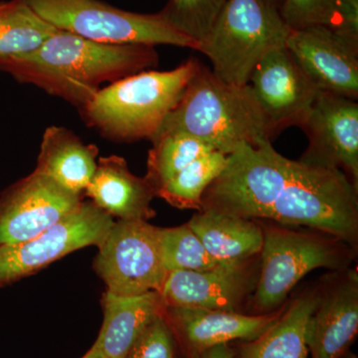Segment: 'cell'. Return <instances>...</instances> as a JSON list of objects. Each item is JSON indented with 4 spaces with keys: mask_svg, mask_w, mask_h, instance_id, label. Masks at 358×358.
<instances>
[{
    "mask_svg": "<svg viewBox=\"0 0 358 358\" xmlns=\"http://www.w3.org/2000/svg\"><path fill=\"white\" fill-rule=\"evenodd\" d=\"M201 209L301 226L352 247L357 242L358 186L341 169L284 157L271 141L238 145L205 190Z\"/></svg>",
    "mask_w": 358,
    "mask_h": 358,
    "instance_id": "6da1fadb",
    "label": "cell"
},
{
    "mask_svg": "<svg viewBox=\"0 0 358 358\" xmlns=\"http://www.w3.org/2000/svg\"><path fill=\"white\" fill-rule=\"evenodd\" d=\"M155 47L102 43L57 30L36 50L0 63V71L80 110L103 84L157 67Z\"/></svg>",
    "mask_w": 358,
    "mask_h": 358,
    "instance_id": "7a4b0ae2",
    "label": "cell"
},
{
    "mask_svg": "<svg viewBox=\"0 0 358 358\" xmlns=\"http://www.w3.org/2000/svg\"><path fill=\"white\" fill-rule=\"evenodd\" d=\"M174 133L189 134L226 155L242 143L258 145L273 138L250 84L226 83L201 63L152 138Z\"/></svg>",
    "mask_w": 358,
    "mask_h": 358,
    "instance_id": "3957f363",
    "label": "cell"
},
{
    "mask_svg": "<svg viewBox=\"0 0 358 358\" xmlns=\"http://www.w3.org/2000/svg\"><path fill=\"white\" fill-rule=\"evenodd\" d=\"M192 58L171 71L145 70L102 88L80 109L90 128L119 143L150 138L199 69Z\"/></svg>",
    "mask_w": 358,
    "mask_h": 358,
    "instance_id": "277c9868",
    "label": "cell"
},
{
    "mask_svg": "<svg viewBox=\"0 0 358 358\" xmlns=\"http://www.w3.org/2000/svg\"><path fill=\"white\" fill-rule=\"evenodd\" d=\"M289 30L267 0H227L197 51L210 60L219 79L244 86L266 53L286 46Z\"/></svg>",
    "mask_w": 358,
    "mask_h": 358,
    "instance_id": "5b68a950",
    "label": "cell"
},
{
    "mask_svg": "<svg viewBox=\"0 0 358 358\" xmlns=\"http://www.w3.org/2000/svg\"><path fill=\"white\" fill-rule=\"evenodd\" d=\"M262 228L260 274L252 300L255 315L275 312L315 268L345 271L355 255L352 246L320 231H296L280 224Z\"/></svg>",
    "mask_w": 358,
    "mask_h": 358,
    "instance_id": "8992f818",
    "label": "cell"
},
{
    "mask_svg": "<svg viewBox=\"0 0 358 358\" xmlns=\"http://www.w3.org/2000/svg\"><path fill=\"white\" fill-rule=\"evenodd\" d=\"M57 30L102 43L166 44L197 50L199 44L178 32L162 13L122 10L101 0H25Z\"/></svg>",
    "mask_w": 358,
    "mask_h": 358,
    "instance_id": "52a82bcc",
    "label": "cell"
},
{
    "mask_svg": "<svg viewBox=\"0 0 358 358\" xmlns=\"http://www.w3.org/2000/svg\"><path fill=\"white\" fill-rule=\"evenodd\" d=\"M94 270L117 296L162 291L167 272L160 256L159 227L143 220H117L98 246Z\"/></svg>",
    "mask_w": 358,
    "mask_h": 358,
    "instance_id": "ba28073f",
    "label": "cell"
},
{
    "mask_svg": "<svg viewBox=\"0 0 358 358\" xmlns=\"http://www.w3.org/2000/svg\"><path fill=\"white\" fill-rule=\"evenodd\" d=\"M114 222L93 202L82 201L38 236L0 247V287L35 274L76 250L98 247Z\"/></svg>",
    "mask_w": 358,
    "mask_h": 358,
    "instance_id": "9c48e42d",
    "label": "cell"
},
{
    "mask_svg": "<svg viewBox=\"0 0 358 358\" xmlns=\"http://www.w3.org/2000/svg\"><path fill=\"white\" fill-rule=\"evenodd\" d=\"M272 138L289 127L301 128L320 94L286 46L264 55L249 81Z\"/></svg>",
    "mask_w": 358,
    "mask_h": 358,
    "instance_id": "30bf717a",
    "label": "cell"
},
{
    "mask_svg": "<svg viewBox=\"0 0 358 358\" xmlns=\"http://www.w3.org/2000/svg\"><path fill=\"white\" fill-rule=\"evenodd\" d=\"M82 201L83 197L33 171L0 195V247L38 236Z\"/></svg>",
    "mask_w": 358,
    "mask_h": 358,
    "instance_id": "8fae6325",
    "label": "cell"
},
{
    "mask_svg": "<svg viewBox=\"0 0 358 358\" xmlns=\"http://www.w3.org/2000/svg\"><path fill=\"white\" fill-rule=\"evenodd\" d=\"M301 129L308 138L301 162L341 169L358 186L357 101L320 92Z\"/></svg>",
    "mask_w": 358,
    "mask_h": 358,
    "instance_id": "7c38bea8",
    "label": "cell"
},
{
    "mask_svg": "<svg viewBox=\"0 0 358 358\" xmlns=\"http://www.w3.org/2000/svg\"><path fill=\"white\" fill-rule=\"evenodd\" d=\"M286 47L320 92L357 100L358 49L324 25L289 30Z\"/></svg>",
    "mask_w": 358,
    "mask_h": 358,
    "instance_id": "4fadbf2b",
    "label": "cell"
},
{
    "mask_svg": "<svg viewBox=\"0 0 358 358\" xmlns=\"http://www.w3.org/2000/svg\"><path fill=\"white\" fill-rule=\"evenodd\" d=\"M250 261L223 263L202 272L167 273L160 296L166 307L238 312L258 280Z\"/></svg>",
    "mask_w": 358,
    "mask_h": 358,
    "instance_id": "5bb4252c",
    "label": "cell"
},
{
    "mask_svg": "<svg viewBox=\"0 0 358 358\" xmlns=\"http://www.w3.org/2000/svg\"><path fill=\"white\" fill-rule=\"evenodd\" d=\"M282 312L284 310L247 315L231 310L166 306L164 313L186 357L197 358L214 346L258 338Z\"/></svg>",
    "mask_w": 358,
    "mask_h": 358,
    "instance_id": "9a60e30c",
    "label": "cell"
},
{
    "mask_svg": "<svg viewBox=\"0 0 358 358\" xmlns=\"http://www.w3.org/2000/svg\"><path fill=\"white\" fill-rule=\"evenodd\" d=\"M358 333V274L345 270L338 281L320 291L319 305L308 320V358H341Z\"/></svg>",
    "mask_w": 358,
    "mask_h": 358,
    "instance_id": "2e32d148",
    "label": "cell"
},
{
    "mask_svg": "<svg viewBox=\"0 0 358 358\" xmlns=\"http://www.w3.org/2000/svg\"><path fill=\"white\" fill-rule=\"evenodd\" d=\"M84 196L112 218L143 220L154 218L155 192L145 178L131 173L126 159L117 155L100 157Z\"/></svg>",
    "mask_w": 358,
    "mask_h": 358,
    "instance_id": "e0dca14e",
    "label": "cell"
},
{
    "mask_svg": "<svg viewBox=\"0 0 358 358\" xmlns=\"http://www.w3.org/2000/svg\"><path fill=\"white\" fill-rule=\"evenodd\" d=\"M103 320L94 346L106 358H128L145 327L164 312L159 292L138 296L103 294Z\"/></svg>",
    "mask_w": 358,
    "mask_h": 358,
    "instance_id": "ac0fdd59",
    "label": "cell"
},
{
    "mask_svg": "<svg viewBox=\"0 0 358 358\" xmlns=\"http://www.w3.org/2000/svg\"><path fill=\"white\" fill-rule=\"evenodd\" d=\"M99 148L64 127H48L42 136L35 171L73 194L84 197L98 164Z\"/></svg>",
    "mask_w": 358,
    "mask_h": 358,
    "instance_id": "d6986e66",
    "label": "cell"
},
{
    "mask_svg": "<svg viewBox=\"0 0 358 358\" xmlns=\"http://www.w3.org/2000/svg\"><path fill=\"white\" fill-rule=\"evenodd\" d=\"M187 224L219 263L241 262L260 255L264 235L258 220L201 209Z\"/></svg>",
    "mask_w": 358,
    "mask_h": 358,
    "instance_id": "ffe728a7",
    "label": "cell"
},
{
    "mask_svg": "<svg viewBox=\"0 0 358 358\" xmlns=\"http://www.w3.org/2000/svg\"><path fill=\"white\" fill-rule=\"evenodd\" d=\"M320 300V289L301 294L258 338L241 341L239 358H308V320Z\"/></svg>",
    "mask_w": 358,
    "mask_h": 358,
    "instance_id": "44dd1931",
    "label": "cell"
},
{
    "mask_svg": "<svg viewBox=\"0 0 358 358\" xmlns=\"http://www.w3.org/2000/svg\"><path fill=\"white\" fill-rule=\"evenodd\" d=\"M56 31L25 0L0 2V63L36 50Z\"/></svg>",
    "mask_w": 358,
    "mask_h": 358,
    "instance_id": "7402d4cb",
    "label": "cell"
},
{
    "mask_svg": "<svg viewBox=\"0 0 358 358\" xmlns=\"http://www.w3.org/2000/svg\"><path fill=\"white\" fill-rule=\"evenodd\" d=\"M227 162L228 155L215 150L201 155L169 179L155 197L176 208L199 211L205 190L223 173Z\"/></svg>",
    "mask_w": 358,
    "mask_h": 358,
    "instance_id": "603a6c76",
    "label": "cell"
},
{
    "mask_svg": "<svg viewBox=\"0 0 358 358\" xmlns=\"http://www.w3.org/2000/svg\"><path fill=\"white\" fill-rule=\"evenodd\" d=\"M150 141L152 148L148 152L145 178L154 189L155 195L181 169L201 155L214 152L202 141L182 133L160 134Z\"/></svg>",
    "mask_w": 358,
    "mask_h": 358,
    "instance_id": "cb8c5ba5",
    "label": "cell"
},
{
    "mask_svg": "<svg viewBox=\"0 0 358 358\" xmlns=\"http://www.w3.org/2000/svg\"><path fill=\"white\" fill-rule=\"evenodd\" d=\"M159 239L162 265L167 273L202 272L223 264L207 252L187 223L178 227L159 228Z\"/></svg>",
    "mask_w": 358,
    "mask_h": 358,
    "instance_id": "d4e9b609",
    "label": "cell"
},
{
    "mask_svg": "<svg viewBox=\"0 0 358 358\" xmlns=\"http://www.w3.org/2000/svg\"><path fill=\"white\" fill-rule=\"evenodd\" d=\"M226 2L227 0H169L160 13L178 32L199 46Z\"/></svg>",
    "mask_w": 358,
    "mask_h": 358,
    "instance_id": "484cf974",
    "label": "cell"
},
{
    "mask_svg": "<svg viewBox=\"0 0 358 358\" xmlns=\"http://www.w3.org/2000/svg\"><path fill=\"white\" fill-rule=\"evenodd\" d=\"M176 343L173 329L162 313L145 327L128 358H176Z\"/></svg>",
    "mask_w": 358,
    "mask_h": 358,
    "instance_id": "4316f807",
    "label": "cell"
},
{
    "mask_svg": "<svg viewBox=\"0 0 358 358\" xmlns=\"http://www.w3.org/2000/svg\"><path fill=\"white\" fill-rule=\"evenodd\" d=\"M334 0H282L280 14L289 29L327 26Z\"/></svg>",
    "mask_w": 358,
    "mask_h": 358,
    "instance_id": "83f0119b",
    "label": "cell"
},
{
    "mask_svg": "<svg viewBox=\"0 0 358 358\" xmlns=\"http://www.w3.org/2000/svg\"><path fill=\"white\" fill-rule=\"evenodd\" d=\"M327 27L358 49V0H334Z\"/></svg>",
    "mask_w": 358,
    "mask_h": 358,
    "instance_id": "f1b7e54d",
    "label": "cell"
},
{
    "mask_svg": "<svg viewBox=\"0 0 358 358\" xmlns=\"http://www.w3.org/2000/svg\"><path fill=\"white\" fill-rule=\"evenodd\" d=\"M197 358H235V352L229 345H219L205 350Z\"/></svg>",
    "mask_w": 358,
    "mask_h": 358,
    "instance_id": "f546056e",
    "label": "cell"
},
{
    "mask_svg": "<svg viewBox=\"0 0 358 358\" xmlns=\"http://www.w3.org/2000/svg\"><path fill=\"white\" fill-rule=\"evenodd\" d=\"M81 358H106L103 357L102 353L99 352L98 350L95 348V346H92L91 348L88 350V352L86 353V355H84L83 357Z\"/></svg>",
    "mask_w": 358,
    "mask_h": 358,
    "instance_id": "4dcf8cb0",
    "label": "cell"
},
{
    "mask_svg": "<svg viewBox=\"0 0 358 358\" xmlns=\"http://www.w3.org/2000/svg\"><path fill=\"white\" fill-rule=\"evenodd\" d=\"M267 1L270 2V3H272L273 6L278 7V8H279V9H280V6H281V3H282V0H267Z\"/></svg>",
    "mask_w": 358,
    "mask_h": 358,
    "instance_id": "1f68e13d",
    "label": "cell"
},
{
    "mask_svg": "<svg viewBox=\"0 0 358 358\" xmlns=\"http://www.w3.org/2000/svg\"><path fill=\"white\" fill-rule=\"evenodd\" d=\"M341 358H357V355H353V353H352L350 352H348V353H346L345 355H343V357Z\"/></svg>",
    "mask_w": 358,
    "mask_h": 358,
    "instance_id": "d6a6232c",
    "label": "cell"
}]
</instances>
